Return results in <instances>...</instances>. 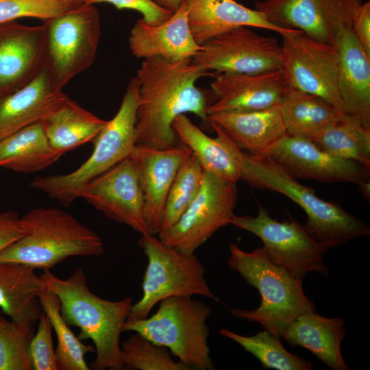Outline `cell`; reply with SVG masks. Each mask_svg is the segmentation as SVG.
<instances>
[{
  "label": "cell",
  "instance_id": "obj_1",
  "mask_svg": "<svg viewBox=\"0 0 370 370\" xmlns=\"http://www.w3.org/2000/svg\"><path fill=\"white\" fill-rule=\"evenodd\" d=\"M192 59L172 61L156 56L146 58L137 71L139 103L136 118V144L162 149L177 145L174 119L186 112L208 121L206 95L195 84L213 76Z\"/></svg>",
  "mask_w": 370,
  "mask_h": 370
},
{
  "label": "cell",
  "instance_id": "obj_2",
  "mask_svg": "<svg viewBox=\"0 0 370 370\" xmlns=\"http://www.w3.org/2000/svg\"><path fill=\"white\" fill-rule=\"evenodd\" d=\"M40 277L46 288L58 297L64 320L80 329L79 339L93 342L96 356L90 369H124L120 338L133 305L132 298L111 301L99 297L89 289L81 268L66 279L60 278L50 270L43 271Z\"/></svg>",
  "mask_w": 370,
  "mask_h": 370
},
{
  "label": "cell",
  "instance_id": "obj_3",
  "mask_svg": "<svg viewBox=\"0 0 370 370\" xmlns=\"http://www.w3.org/2000/svg\"><path fill=\"white\" fill-rule=\"evenodd\" d=\"M229 267L237 273L261 296L254 310L230 308L236 318L260 323L272 335L280 332L300 314L314 310V304L304 293L302 279L277 264L264 247L250 252L230 244Z\"/></svg>",
  "mask_w": 370,
  "mask_h": 370
},
{
  "label": "cell",
  "instance_id": "obj_4",
  "mask_svg": "<svg viewBox=\"0 0 370 370\" xmlns=\"http://www.w3.org/2000/svg\"><path fill=\"white\" fill-rule=\"evenodd\" d=\"M241 180L253 187L281 193L297 204L307 215L304 229L326 250L370 234L367 224L338 204L320 199L314 189L301 184L266 157L245 153Z\"/></svg>",
  "mask_w": 370,
  "mask_h": 370
},
{
  "label": "cell",
  "instance_id": "obj_5",
  "mask_svg": "<svg viewBox=\"0 0 370 370\" xmlns=\"http://www.w3.org/2000/svg\"><path fill=\"white\" fill-rule=\"evenodd\" d=\"M24 234L0 252V261L43 271L73 256H97L101 238L71 214L53 207H38L21 217Z\"/></svg>",
  "mask_w": 370,
  "mask_h": 370
},
{
  "label": "cell",
  "instance_id": "obj_6",
  "mask_svg": "<svg viewBox=\"0 0 370 370\" xmlns=\"http://www.w3.org/2000/svg\"><path fill=\"white\" fill-rule=\"evenodd\" d=\"M139 85L136 77L127 86L121 106L94 140L90 156L77 169L66 173L36 177L30 186L64 206L80 198L85 186L113 166L130 156L136 146V118Z\"/></svg>",
  "mask_w": 370,
  "mask_h": 370
},
{
  "label": "cell",
  "instance_id": "obj_7",
  "mask_svg": "<svg viewBox=\"0 0 370 370\" xmlns=\"http://www.w3.org/2000/svg\"><path fill=\"white\" fill-rule=\"evenodd\" d=\"M210 314V307L201 300L171 297L160 301L150 317L127 321L123 330L166 347L188 370H212L207 325Z\"/></svg>",
  "mask_w": 370,
  "mask_h": 370
},
{
  "label": "cell",
  "instance_id": "obj_8",
  "mask_svg": "<svg viewBox=\"0 0 370 370\" xmlns=\"http://www.w3.org/2000/svg\"><path fill=\"white\" fill-rule=\"evenodd\" d=\"M42 21L44 69L51 86L63 91L96 59L101 32L99 12L94 5L82 4Z\"/></svg>",
  "mask_w": 370,
  "mask_h": 370
},
{
  "label": "cell",
  "instance_id": "obj_9",
  "mask_svg": "<svg viewBox=\"0 0 370 370\" xmlns=\"http://www.w3.org/2000/svg\"><path fill=\"white\" fill-rule=\"evenodd\" d=\"M138 244L147 264L142 297L132 305L127 321L147 317L156 304L171 297L200 295L218 300L205 278V267L195 254L168 247L153 234L141 235Z\"/></svg>",
  "mask_w": 370,
  "mask_h": 370
},
{
  "label": "cell",
  "instance_id": "obj_10",
  "mask_svg": "<svg viewBox=\"0 0 370 370\" xmlns=\"http://www.w3.org/2000/svg\"><path fill=\"white\" fill-rule=\"evenodd\" d=\"M237 196L236 183L204 171L198 193L176 223L158 234V238L168 247L195 254L216 232L230 224Z\"/></svg>",
  "mask_w": 370,
  "mask_h": 370
},
{
  "label": "cell",
  "instance_id": "obj_11",
  "mask_svg": "<svg viewBox=\"0 0 370 370\" xmlns=\"http://www.w3.org/2000/svg\"><path fill=\"white\" fill-rule=\"evenodd\" d=\"M230 224L260 238L270 257L294 276L303 280L312 271L328 275L323 260L327 250L297 221H278L260 206L257 216L234 214Z\"/></svg>",
  "mask_w": 370,
  "mask_h": 370
},
{
  "label": "cell",
  "instance_id": "obj_12",
  "mask_svg": "<svg viewBox=\"0 0 370 370\" xmlns=\"http://www.w3.org/2000/svg\"><path fill=\"white\" fill-rule=\"evenodd\" d=\"M282 70L290 87L324 99L344 112L338 89L339 55L335 46L302 32L283 37Z\"/></svg>",
  "mask_w": 370,
  "mask_h": 370
},
{
  "label": "cell",
  "instance_id": "obj_13",
  "mask_svg": "<svg viewBox=\"0 0 370 370\" xmlns=\"http://www.w3.org/2000/svg\"><path fill=\"white\" fill-rule=\"evenodd\" d=\"M192 60L214 73H258L282 69V47L275 38L238 27L205 42Z\"/></svg>",
  "mask_w": 370,
  "mask_h": 370
},
{
  "label": "cell",
  "instance_id": "obj_14",
  "mask_svg": "<svg viewBox=\"0 0 370 370\" xmlns=\"http://www.w3.org/2000/svg\"><path fill=\"white\" fill-rule=\"evenodd\" d=\"M362 0H264L255 9L274 25L297 29L335 46L341 30L352 27Z\"/></svg>",
  "mask_w": 370,
  "mask_h": 370
},
{
  "label": "cell",
  "instance_id": "obj_15",
  "mask_svg": "<svg viewBox=\"0 0 370 370\" xmlns=\"http://www.w3.org/2000/svg\"><path fill=\"white\" fill-rule=\"evenodd\" d=\"M80 198L110 219L127 225L141 235L151 234L145 219L138 167L131 156L90 182Z\"/></svg>",
  "mask_w": 370,
  "mask_h": 370
},
{
  "label": "cell",
  "instance_id": "obj_16",
  "mask_svg": "<svg viewBox=\"0 0 370 370\" xmlns=\"http://www.w3.org/2000/svg\"><path fill=\"white\" fill-rule=\"evenodd\" d=\"M262 156L279 164L295 178L358 186L370 181V167L332 155L310 140L287 133Z\"/></svg>",
  "mask_w": 370,
  "mask_h": 370
},
{
  "label": "cell",
  "instance_id": "obj_17",
  "mask_svg": "<svg viewBox=\"0 0 370 370\" xmlns=\"http://www.w3.org/2000/svg\"><path fill=\"white\" fill-rule=\"evenodd\" d=\"M210 87L217 97L207 114L253 111L280 106L289 89L282 69L258 73H217Z\"/></svg>",
  "mask_w": 370,
  "mask_h": 370
},
{
  "label": "cell",
  "instance_id": "obj_18",
  "mask_svg": "<svg viewBox=\"0 0 370 370\" xmlns=\"http://www.w3.org/2000/svg\"><path fill=\"white\" fill-rule=\"evenodd\" d=\"M42 25L0 24V96L32 82L44 69Z\"/></svg>",
  "mask_w": 370,
  "mask_h": 370
},
{
  "label": "cell",
  "instance_id": "obj_19",
  "mask_svg": "<svg viewBox=\"0 0 370 370\" xmlns=\"http://www.w3.org/2000/svg\"><path fill=\"white\" fill-rule=\"evenodd\" d=\"M191 153L183 143L162 149L136 145L130 155L138 167L145 219L153 235L160 231L166 197L175 175Z\"/></svg>",
  "mask_w": 370,
  "mask_h": 370
},
{
  "label": "cell",
  "instance_id": "obj_20",
  "mask_svg": "<svg viewBox=\"0 0 370 370\" xmlns=\"http://www.w3.org/2000/svg\"><path fill=\"white\" fill-rule=\"evenodd\" d=\"M190 32L197 44L238 27L271 30L282 37L299 30L281 27L271 23L263 13L235 0H184Z\"/></svg>",
  "mask_w": 370,
  "mask_h": 370
},
{
  "label": "cell",
  "instance_id": "obj_21",
  "mask_svg": "<svg viewBox=\"0 0 370 370\" xmlns=\"http://www.w3.org/2000/svg\"><path fill=\"white\" fill-rule=\"evenodd\" d=\"M129 45L137 58L158 56L172 61L193 59L201 48L190 32L184 1L161 23L151 25L138 20L131 29Z\"/></svg>",
  "mask_w": 370,
  "mask_h": 370
},
{
  "label": "cell",
  "instance_id": "obj_22",
  "mask_svg": "<svg viewBox=\"0 0 370 370\" xmlns=\"http://www.w3.org/2000/svg\"><path fill=\"white\" fill-rule=\"evenodd\" d=\"M217 136L211 138L185 114L177 116L172 127L182 143L195 156L204 171L227 182L241 180L245 153L218 124L210 122Z\"/></svg>",
  "mask_w": 370,
  "mask_h": 370
},
{
  "label": "cell",
  "instance_id": "obj_23",
  "mask_svg": "<svg viewBox=\"0 0 370 370\" xmlns=\"http://www.w3.org/2000/svg\"><path fill=\"white\" fill-rule=\"evenodd\" d=\"M69 96L56 90L43 70L29 84L0 96V140L29 125L41 123Z\"/></svg>",
  "mask_w": 370,
  "mask_h": 370
},
{
  "label": "cell",
  "instance_id": "obj_24",
  "mask_svg": "<svg viewBox=\"0 0 370 370\" xmlns=\"http://www.w3.org/2000/svg\"><path fill=\"white\" fill-rule=\"evenodd\" d=\"M335 47L339 55L338 89L344 112L370 127V58L352 27L341 30Z\"/></svg>",
  "mask_w": 370,
  "mask_h": 370
},
{
  "label": "cell",
  "instance_id": "obj_25",
  "mask_svg": "<svg viewBox=\"0 0 370 370\" xmlns=\"http://www.w3.org/2000/svg\"><path fill=\"white\" fill-rule=\"evenodd\" d=\"M346 336L344 319L328 318L315 310L300 314L279 334L291 346L303 347L333 370H348L341 344Z\"/></svg>",
  "mask_w": 370,
  "mask_h": 370
},
{
  "label": "cell",
  "instance_id": "obj_26",
  "mask_svg": "<svg viewBox=\"0 0 370 370\" xmlns=\"http://www.w3.org/2000/svg\"><path fill=\"white\" fill-rule=\"evenodd\" d=\"M241 149L262 156L286 134L280 106L260 110L222 112L208 115Z\"/></svg>",
  "mask_w": 370,
  "mask_h": 370
},
{
  "label": "cell",
  "instance_id": "obj_27",
  "mask_svg": "<svg viewBox=\"0 0 370 370\" xmlns=\"http://www.w3.org/2000/svg\"><path fill=\"white\" fill-rule=\"evenodd\" d=\"M35 270L21 263L0 261V309L14 322L30 327L42 312L38 296L46 288Z\"/></svg>",
  "mask_w": 370,
  "mask_h": 370
},
{
  "label": "cell",
  "instance_id": "obj_28",
  "mask_svg": "<svg viewBox=\"0 0 370 370\" xmlns=\"http://www.w3.org/2000/svg\"><path fill=\"white\" fill-rule=\"evenodd\" d=\"M107 122L69 97L41 123L51 147L64 154L94 141Z\"/></svg>",
  "mask_w": 370,
  "mask_h": 370
},
{
  "label": "cell",
  "instance_id": "obj_29",
  "mask_svg": "<svg viewBox=\"0 0 370 370\" xmlns=\"http://www.w3.org/2000/svg\"><path fill=\"white\" fill-rule=\"evenodd\" d=\"M62 155L50 145L41 123L25 127L0 140V167L18 173L43 170Z\"/></svg>",
  "mask_w": 370,
  "mask_h": 370
},
{
  "label": "cell",
  "instance_id": "obj_30",
  "mask_svg": "<svg viewBox=\"0 0 370 370\" xmlns=\"http://www.w3.org/2000/svg\"><path fill=\"white\" fill-rule=\"evenodd\" d=\"M310 140L332 155L370 167V127L354 115L339 113Z\"/></svg>",
  "mask_w": 370,
  "mask_h": 370
},
{
  "label": "cell",
  "instance_id": "obj_31",
  "mask_svg": "<svg viewBox=\"0 0 370 370\" xmlns=\"http://www.w3.org/2000/svg\"><path fill=\"white\" fill-rule=\"evenodd\" d=\"M280 110L286 133L308 140L341 113L322 97L290 86Z\"/></svg>",
  "mask_w": 370,
  "mask_h": 370
},
{
  "label": "cell",
  "instance_id": "obj_32",
  "mask_svg": "<svg viewBox=\"0 0 370 370\" xmlns=\"http://www.w3.org/2000/svg\"><path fill=\"white\" fill-rule=\"evenodd\" d=\"M42 311L48 317L57 337L56 356L58 370H89L85 356L95 347L84 344L64 320L56 294L45 288L38 296Z\"/></svg>",
  "mask_w": 370,
  "mask_h": 370
},
{
  "label": "cell",
  "instance_id": "obj_33",
  "mask_svg": "<svg viewBox=\"0 0 370 370\" xmlns=\"http://www.w3.org/2000/svg\"><path fill=\"white\" fill-rule=\"evenodd\" d=\"M219 333L240 345L266 368L278 370H311L313 368L310 360L288 352L280 338L266 330L252 336L241 335L225 328L221 329Z\"/></svg>",
  "mask_w": 370,
  "mask_h": 370
},
{
  "label": "cell",
  "instance_id": "obj_34",
  "mask_svg": "<svg viewBox=\"0 0 370 370\" xmlns=\"http://www.w3.org/2000/svg\"><path fill=\"white\" fill-rule=\"evenodd\" d=\"M203 173L201 165L191 153L180 165L170 187L158 234L173 227L193 201L199 190Z\"/></svg>",
  "mask_w": 370,
  "mask_h": 370
},
{
  "label": "cell",
  "instance_id": "obj_35",
  "mask_svg": "<svg viewBox=\"0 0 370 370\" xmlns=\"http://www.w3.org/2000/svg\"><path fill=\"white\" fill-rule=\"evenodd\" d=\"M121 343V360L124 369L138 370H188L164 347L158 345L133 332Z\"/></svg>",
  "mask_w": 370,
  "mask_h": 370
},
{
  "label": "cell",
  "instance_id": "obj_36",
  "mask_svg": "<svg viewBox=\"0 0 370 370\" xmlns=\"http://www.w3.org/2000/svg\"><path fill=\"white\" fill-rule=\"evenodd\" d=\"M34 327L8 320L0 314V370H32L29 344Z\"/></svg>",
  "mask_w": 370,
  "mask_h": 370
},
{
  "label": "cell",
  "instance_id": "obj_37",
  "mask_svg": "<svg viewBox=\"0 0 370 370\" xmlns=\"http://www.w3.org/2000/svg\"><path fill=\"white\" fill-rule=\"evenodd\" d=\"M71 8L64 0H0V24L23 17L45 21Z\"/></svg>",
  "mask_w": 370,
  "mask_h": 370
},
{
  "label": "cell",
  "instance_id": "obj_38",
  "mask_svg": "<svg viewBox=\"0 0 370 370\" xmlns=\"http://www.w3.org/2000/svg\"><path fill=\"white\" fill-rule=\"evenodd\" d=\"M36 332L29 344V354L34 370H58L52 338V326L42 311Z\"/></svg>",
  "mask_w": 370,
  "mask_h": 370
},
{
  "label": "cell",
  "instance_id": "obj_39",
  "mask_svg": "<svg viewBox=\"0 0 370 370\" xmlns=\"http://www.w3.org/2000/svg\"><path fill=\"white\" fill-rule=\"evenodd\" d=\"M99 3H108L118 10L129 9L139 12L143 14L141 18L145 23L151 25L161 23L173 14L171 11L160 6L152 0H86V4L94 5Z\"/></svg>",
  "mask_w": 370,
  "mask_h": 370
},
{
  "label": "cell",
  "instance_id": "obj_40",
  "mask_svg": "<svg viewBox=\"0 0 370 370\" xmlns=\"http://www.w3.org/2000/svg\"><path fill=\"white\" fill-rule=\"evenodd\" d=\"M23 234L21 217L16 212H0V252Z\"/></svg>",
  "mask_w": 370,
  "mask_h": 370
},
{
  "label": "cell",
  "instance_id": "obj_41",
  "mask_svg": "<svg viewBox=\"0 0 370 370\" xmlns=\"http://www.w3.org/2000/svg\"><path fill=\"white\" fill-rule=\"evenodd\" d=\"M352 29L361 47L370 58V2L362 3L353 18Z\"/></svg>",
  "mask_w": 370,
  "mask_h": 370
},
{
  "label": "cell",
  "instance_id": "obj_42",
  "mask_svg": "<svg viewBox=\"0 0 370 370\" xmlns=\"http://www.w3.org/2000/svg\"><path fill=\"white\" fill-rule=\"evenodd\" d=\"M160 6L173 13L176 11L184 0H152Z\"/></svg>",
  "mask_w": 370,
  "mask_h": 370
},
{
  "label": "cell",
  "instance_id": "obj_43",
  "mask_svg": "<svg viewBox=\"0 0 370 370\" xmlns=\"http://www.w3.org/2000/svg\"><path fill=\"white\" fill-rule=\"evenodd\" d=\"M370 181L365 182L360 184L359 186L360 191L362 193V196L368 201L370 198Z\"/></svg>",
  "mask_w": 370,
  "mask_h": 370
},
{
  "label": "cell",
  "instance_id": "obj_44",
  "mask_svg": "<svg viewBox=\"0 0 370 370\" xmlns=\"http://www.w3.org/2000/svg\"><path fill=\"white\" fill-rule=\"evenodd\" d=\"M72 7H76L82 4H86V0H64Z\"/></svg>",
  "mask_w": 370,
  "mask_h": 370
}]
</instances>
